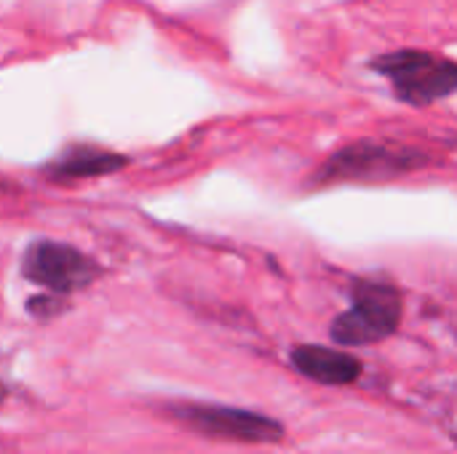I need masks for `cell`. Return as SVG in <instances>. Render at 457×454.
Segmentation results:
<instances>
[{
	"mask_svg": "<svg viewBox=\"0 0 457 454\" xmlns=\"http://www.w3.org/2000/svg\"><path fill=\"white\" fill-rule=\"evenodd\" d=\"M166 415L206 439H222L236 444H278L284 439V425L273 417L236 409V407H220V404H171L166 407Z\"/></svg>",
	"mask_w": 457,
	"mask_h": 454,
	"instance_id": "277c9868",
	"label": "cell"
},
{
	"mask_svg": "<svg viewBox=\"0 0 457 454\" xmlns=\"http://www.w3.org/2000/svg\"><path fill=\"white\" fill-rule=\"evenodd\" d=\"M353 302L332 324V340L340 345H372L391 337L402 321V294L383 281H356Z\"/></svg>",
	"mask_w": 457,
	"mask_h": 454,
	"instance_id": "3957f363",
	"label": "cell"
},
{
	"mask_svg": "<svg viewBox=\"0 0 457 454\" xmlns=\"http://www.w3.org/2000/svg\"><path fill=\"white\" fill-rule=\"evenodd\" d=\"M292 364L305 377L324 383V385H351L361 375V361L321 345H300L292 351Z\"/></svg>",
	"mask_w": 457,
	"mask_h": 454,
	"instance_id": "8992f818",
	"label": "cell"
},
{
	"mask_svg": "<svg viewBox=\"0 0 457 454\" xmlns=\"http://www.w3.org/2000/svg\"><path fill=\"white\" fill-rule=\"evenodd\" d=\"M126 166V158L112 153V150H102V147H91V144H80V147H70L64 150L54 163H48L46 174L56 182H72V179H91V177H104L112 174L118 169Z\"/></svg>",
	"mask_w": 457,
	"mask_h": 454,
	"instance_id": "52a82bcc",
	"label": "cell"
},
{
	"mask_svg": "<svg viewBox=\"0 0 457 454\" xmlns=\"http://www.w3.org/2000/svg\"><path fill=\"white\" fill-rule=\"evenodd\" d=\"M372 70L388 78L394 94L407 104L426 107L457 94V62L434 51H388L372 59Z\"/></svg>",
	"mask_w": 457,
	"mask_h": 454,
	"instance_id": "7a4b0ae2",
	"label": "cell"
},
{
	"mask_svg": "<svg viewBox=\"0 0 457 454\" xmlns=\"http://www.w3.org/2000/svg\"><path fill=\"white\" fill-rule=\"evenodd\" d=\"M5 396H8V391H5V385L0 383V407L5 404Z\"/></svg>",
	"mask_w": 457,
	"mask_h": 454,
	"instance_id": "9c48e42d",
	"label": "cell"
},
{
	"mask_svg": "<svg viewBox=\"0 0 457 454\" xmlns=\"http://www.w3.org/2000/svg\"><path fill=\"white\" fill-rule=\"evenodd\" d=\"M29 313L37 318V321H48V318H54L56 313H62V302L56 300V297H35V300H29Z\"/></svg>",
	"mask_w": 457,
	"mask_h": 454,
	"instance_id": "ba28073f",
	"label": "cell"
},
{
	"mask_svg": "<svg viewBox=\"0 0 457 454\" xmlns=\"http://www.w3.org/2000/svg\"><path fill=\"white\" fill-rule=\"evenodd\" d=\"M21 273L27 281L48 289L51 294H72L94 284V278L102 270L91 257H86L75 246L43 238L29 244V249L24 252Z\"/></svg>",
	"mask_w": 457,
	"mask_h": 454,
	"instance_id": "5b68a950",
	"label": "cell"
},
{
	"mask_svg": "<svg viewBox=\"0 0 457 454\" xmlns=\"http://www.w3.org/2000/svg\"><path fill=\"white\" fill-rule=\"evenodd\" d=\"M428 158L423 150L386 142V139H356L340 150H335L324 166L316 171V182L337 185V182H386L396 177H407L426 166Z\"/></svg>",
	"mask_w": 457,
	"mask_h": 454,
	"instance_id": "6da1fadb",
	"label": "cell"
}]
</instances>
